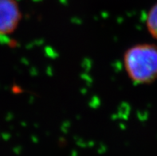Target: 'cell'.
<instances>
[{
	"instance_id": "6da1fadb",
	"label": "cell",
	"mask_w": 157,
	"mask_h": 156,
	"mask_svg": "<svg viewBox=\"0 0 157 156\" xmlns=\"http://www.w3.org/2000/svg\"><path fill=\"white\" fill-rule=\"evenodd\" d=\"M124 65L134 83L153 82L157 79V46L143 43L128 48L124 54Z\"/></svg>"
},
{
	"instance_id": "7a4b0ae2",
	"label": "cell",
	"mask_w": 157,
	"mask_h": 156,
	"mask_svg": "<svg viewBox=\"0 0 157 156\" xmlns=\"http://www.w3.org/2000/svg\"><path fill=\"white\" fill-rule=\"evenodd\" d=\"M22 18L15 0H0V35L14 33Z\"/></svg>"
},
{
	"instance_id": "3957f363",
	"label": "cell",
	"mask_w": 157,
	"mask_h": 156,
	"mask_svg": "<svg viewBox=\"0 0 157 156\" xmlns=\"http://www.w3.org/2000/svg\"><path fill=\"white\" fill-rule=\"evenodd\" d=\"M146 26L150 34L157 40V2L151 6L147 13Z\"/></svg>"
}]
</instances>
